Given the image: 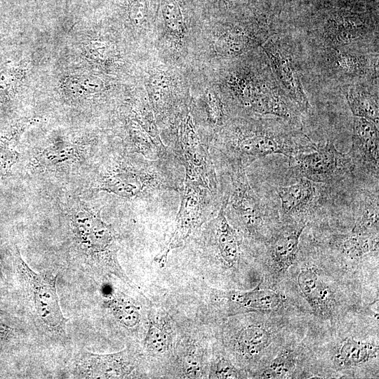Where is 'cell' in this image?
I'll use <instances>...</instances> for the list:
<instances>
[{"label": "cell", "mask_w": 379, "mask_h": 379, "mask_svg": "<svg viewBox=\"0 0 379 379\" xmlns=\"http://www.w3.org/2000/svg\"><path fill=\"white\" fill-rule=\"evenodd\" d=\"M378 234L360 235L352 233L341 244L345 255L351 259H359L365 254L378 251Z\"/></svg>", "instance_id": "44dd1931"}, {"label": "cell", "mask_w": 379, "mask_h": 379, "mask_svg": "<svg viewBox=\"0 0 379 379\" xmlns=\"http://www.w3.org/2000/svg\"><path fill=\"white\" fill-rule=\"evenodd\" d=\"M290 186L276 188L281 200L283 215L289 219L303 218L317 208L320 199L318 184L305 178Z\"/></svg>", "instance_id": "8fae6325"}, {"label": "cell", "mask_w": 379, "mask_h": 379, "mask_svg": "<svg viewBox=\"0 0 379 379\" xmlns=\"http://www.w3.org/2000/svg\"><path fill=\"white\" fill-rule=\"evenodd\" d=\"M25 74L22 65L7 67L0 72V106L8 103L19 88Z\"/></svg>", "instance_id": "603a6c76"}, {"label": "cell", "mask_w": 379, "mask_h": 379, "mask_svg": "<svg viewBox=\"0 0 379 379\" xmlns=\"http://www.w3.org/2000/svg\"><path fill=\"white\" fill-rule=\"evenodd\" d=\"M247 36L239 30H232L222 35L217 43V50L224 55L241 54L248 46Z\"/></svg>", "instance_id": "d4e9b609"}, {"label": "cell", "mask_w": 379, "mask_h": 379, "mask_svg": "<svg viewBox=\"0 0 379 379\" xmlns=\"http://www.w3.org/2000/svg\"><path fill=\"white\" fill-rule=\"evenodd\" d=\"M271 342V334L262 326H252L243 329L237 338L236 348L246 356L260 354Z\"/></svg>", "instance_id": "ac0fdd59"}, {"label": "cell", "mask_w": 379, "mask_h": 379, "mask_svg": "<svg viewBox=\"0 0 379 379\" xmlns=\"http://www.w3.org/2000/svg\"><path fill=\"white\" fill-rule=\"evenodd\" d=\"M104 301L115 319L127 328L136 326L140 321V309L133 302L121 295L109 293Z\"/></svg>", "instance_id": "d6986e66"}, {"label": "cell", "mask_w": 379, "mask_h": 379, "mask_svg": "<svg viewBox=\"0 0 379 379\" xmlns=\"http://www.w3.org/2000/svg\"><path fill=\"white\" fill-rule=\"evenodd\" d=\"M345 96L352 114L365 118L378 127V98L362 87L350 85L343 88Z\"/></svg>", "instance_id": "9a60e30c"}, {"label": "cell", "mask_w": 379, "mask_h": 379, "mask_svg": "<svg viewBox=\"0 0 379 379\" xmlns=\"http://www.w3.org/2000/svg\"><path fill=\"white\" fill-rule=\"evenodd\" d=\"M74 230L85 270L100 275L113 274L136 288L119 265L116 239L110 227L98 218L88 216L76 220Z\"/></svg>", "instance_id": "7a4b0ae2"}, {"label": "cell", "mask_w": 379, "mask_h": 379, "mask_svg": "<svg viewBox=\"0 0 379 379\" xmlns=\"http://www.w3.org/2000/svg\"><path fill=\"white\" fill-rule=\"evenodd\" d=\"M362 25L352 18H340L331 22L326 36L336 44L354 40L359 36Z\"/></svg>", "instance_id": "7402d4cb"}, {"label": "cell", "mask_w": 379, "mask_h": 379, "mask_svg": "<svg viewBox=\"0 0 379 379\" xmlns=\"http://www.w3.org/2000/svg\"><path fill=\"white\" fill-rule=\"evenodd\" d=\"M211 143L228 170L246 169L268 155L278 154L291 159L318 147L301 128L279 117L234 124Z\"/></svg>", "instance_id": "6da1fadb"}, {"label": "cell", "mask_w": 379, "mask_h": 379, "mask_svg": "<svg viewBox=\"0 0 379 379\" xmlns=\"http://www.w3.org/2000/svg\"><path fill=\"white\" fill-rule=\"evenodd\" d=\"M378 347L369 342L347 338L333 357V364L340 369L350 368L375 357Z\"/></svg>", "instance_id": "5bb4252c"}, {"label": "cell", "mask_w": 379, "mask_h": 379, "mask_svg": "<svg viewBox=\"0 0 379 379\" xmlns=\"http://www.w3.org/2000/svg\"><path fill=\"white\" fill-rule=\"evenodd\" d=\"M206 121L213 128H221L225 124V107L219 95L208 91L206 101Z\"/></svg>", "instance_id": "83f0119b"}, {"label": "cell", "mask_w": 379, "mask_h": 379, "mask_svg": "<svg viewBox=\"0 0 379 379\" xmlns=\"http://www.w3.org/2000/svg\"><path fill=\"white\" fill-rule=\"evenodd\" d=\"M179 192L180 205L174 232L166 247L154 258L161 267L165 266L170 251L184 246L190 237L219 211L222 201H219L218 195L186 179Z\"/></svg>", "instance_id": "277c9868"}, {"label": "cell", "mask_w": 379, "mask_h": 379, "mask_svg": "<svg viewBox=\"0 0 379 379\" xmlns=\"http://www.w3.org/2000/svg\"><path fill=\"white\" fill-rule=\"evenodd\" d=\"M289 160L298 175L319 184L338 181L355 167L349 153L339 152L330 140L324 146H318L313 152L297 154Z\"/></svg>", "instance_id": "52a82bcc"}, {"label": "cell", "mask_w": 379, "mask_h": 379, "mask_svg": "<svg viewBox=\"0 0 379 379\" xmlns=\"http://www.w3.org/2000/svg\"><path fill=\"white\" fill-rule=\"evenodd\" d=\"M378 196L368 194L361 201L352 233L360 235L378 234Z\"/></svg>", "instance_id": "e0dca14e"}, {"label": "cell", "mask_w": 379, "mask_h": 379, "mask_svg": "<svg viewBox=\"0 0 379 379\" xmlns=\"http://www.w3.org/2000/svg\"><path fill=\"white\" fill-rule=\"evenodd\" d=\"M263 50L281 89L300 112H308L310 105L303 89L297 65L288 51L273 39L264 44Z\"/></svg>", "instance_id": "9c48e42d"}, {"label": "cell", "mask_w": 379, "mask_h": 379, "mask_svg": "<svg viewBox=\"0 0 379 379\" xmlns=\"http://www.w3.org/2000/svg\"><path fill=\"white\" fill-rule=\"evenodd\" d=\"M354 166L359 165L378 178V127L362 117L354 119L352 147L348 152Z\"/></svg>", "instance_id": "30bf717a"}, {"label": "cell", "mask_w": 379, "mask_h": 379, "mask_svg": "<svg viewBox=\"0 0 379 379\" xmlns=\"http://www.w3.org/2000/svg\"><path fill=\"white\" fill-rule=\"evenodd\" d=\"M183 365L184 371L189 377L195 378L200 375L201 362L198 359V357L195 354V352H190L185 358Z\"/></svg>", "instance_id": "4dcf8cb0"}, {"label": "cell", "mask_w": 379, "mask_h": 379, "mask_svg": "<svg viewBox=\"0 0 379 379\" xmlns=\"http://www.w3.org/2000/svg\"><path fill=\"white\" fill-rule=\"evenodd\" d=\"M14 159V154L8 147L7 138L0 140V177L4 175Z\"/></svg>", "instance_id": "f546056e"}, {"label": "cell", "mask_w": 379, "mask_h": 379, "mask_svg": "<svg viewBox=\"0 0 379 379\" xmlns=\"http://www.w3.org/2000/svg\"><path fill=\"white\" fill-rule=\"evenodd\" d=\"M209 225L219 255L229 267L234 266L239 258L241 238L237 231L229 223L222 201Z\"/></svg>", "instance_id": "4fadbf2b"}, {"label": "cell", "mask_w": 379, "mask_h": 379, "mask_svg": "<svg viewBox=\"0 0 379 379\" xmlns=\"http://www.w3.org/2000/svg\"><path fill=\"white\" fill-rule=\"evenodd\" d=\"M305 227V224L298 225L278 233L270 240L268 253L275 272L284 274L294 263L300 237Z\"/></svg>", "instance_id": "7c38bea8"}, {"label": "cell", "mask_w": 379, "mask_h": 379, "mask_svg": "<svg viewBox=\"0 0 379 379\" xmlns=\"http://www.w3.org/2000/svg\"><path fill=\"white\" fill-rule=\"evenodd\" d=\"M209 149L208 145L201 140L192 117L188 114L180 124L178 139L172 151L184 166L185 179L219 196L218 180Z\"/></svg>", "instance_id": "5b68a950"}, {"label": "cell", "mask_w": 379, "mask_h": 379, "mask_svg": "<svg viewBox=\"0 0 379 379\" xmlns=\"http://www.w3.org/2000/svg\"><path fill=\"white\" fill-rule=\"evenodd\" d=\"M171 335V331L168 322L149 313V324L145 338L146 349L156 354L165 353L170 346Z\"/></svg>", "instance_id": "ffe728a7"}, {"label": "cell", "mask_w": 379, "mask_h": 379, "mask_svg": "<svg viewBox=\"0 0 379 379\" xmlns=\"http://www.w3.org/2000/svg\"><path fill=\"white\" fill-rule=\"evenodd\" d=\"M135 359L128 349L112 354L80 351L73 362L72 374L79 378H122L135 368Z\"/></svg>", "instance_id": "ba28073f"}, {"label": "cell", "mask_w": 379, "mask_h": 379, "mask_svg": "<svg viewBox=\"0 0 379 379\" xmlns=\"http://www.w3.org/2000/svg\"><path fill=\"white\" fill-rule=\"evenodd\" d=\"M161 10L168 29L180 34L184 30L182 12L176 0H161Z\"/></svg>", "instance_id": "484cf974"}, {"label": "cell", "mask_w": 379, "mask_h": 379, "mask_svg": "<svg viewBox=\"0 0 379 379\" xmlns=\"http://www.w3.org/2000/svg\"><path fill=\"white\" fill-rule=\"evenodd\" d=\"M335 67L342 72L350 74H360L366 69V60L360 55L348 52H338L334 56Z\"/></svg>", "instance_id": "4316f807"}, {"label": "cell", "mask_w": 379, "mask_h": 379, "mask_svg": "<svg viewBox=\"0 0 379 379\" xmlns=\"http://www.w3.org/2000/svg\"><path fill=\"white\" fill-rule=\"evenodd\" d=\"M227 298L243 307L262 311L274 310L281 302V298L279 293L271 290L260 289L258 286L250 291L229 292Z\"/></svg>", "instance_id": "2e32d148"}, {"label": "cell", "mask_w": 379, "mask_h": 379, "mask_svg": "<svg viewBox=\"0 0 379 379\" xmlns=\"http://www.w3.org/2000/svg\"><path fill=\"white\" fill-rule=\"evenodd\" d=\"M296 354L292 349H284L260 375L261 378H285L295 366Z\"/></svg>", "instance_id": "cb8c5ba5"}, {"label": "cell", "mask_w": 379, "mask_h": 379, "mask_svg": "<svg viewBox=\"0 0 379 379\" xmlns=\"http://www.w3.org/2000/svg\"><path fill=\"white\" fill-rule=\"evenodd\" d=\"M15 263L38 324L50 335L65 336L69 319L63 315L60 305L56 287L58 276L36 272L22 260L18 250Z\"/></svg>", "instance_id": "3957f363"}, {"label": "cell", "mask_w": 379, "mask_h": 379, "mask_svg": "<svg viewBox=\"0 0 379 379\" xmlns=\"http://www.w3.org/2000/svg\"><path fill=\"white\" fill-rule=\"evenodd\" d=\"M212 378H239V371L225 358L219 359L215 364L212 371Z\"/></svg>", "instance_id": "f1b7e54d"}, {"label": "cell", "mask_w": 379, "mask_h": 379, "mask_svg": "<svg viewBox=\"0 0 379 379\" xmlns=\"http://www.w3.org/2000/svg\"><path fill=\"white\" fill-rule=\"evenodd\" d=\"M230 187L222 197L225 212L246 233L251 237H263L266 222L264 206L251 187L245 168L228 170Z\"/></svg>", "instance_id": "8992f818"}]
</instances>
